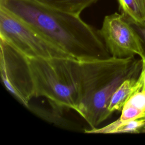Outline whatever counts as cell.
Segmentation results:
<instances>
[{
	"instance_id": "1",
	"label": "cell",
	"mask_w": 145,
	"mask_h": 145,
	"mask_svg": "<svg viewBox=\"0 0 145 145\" xmlns=\"http://www.w3.org/2000/svg\"><path fill=\"white\" fill-rule=\"evenodd\" d=\"M0 6L77 59H103L111 57L99 30L84 22L80 15L32 0H0Z\"/></svg>"
},
{
	"instance_id": "2",
	"label": "cell",
	"mask_w": 145,
	"mask_h": 145,
	"mask_svg": "<svg viewBox=\"0 0 145 145\" xmlns=\"http://www.w3.org/2000/svg\"><path fill=\"white\" fill-rule=\"evenodd\" d=\"M81 100L77 112L91 129L97 127L112 114L108 106L112 95L126 79L138 77L143 61L134 57L81 61Z\"/></svg>"
},
{
	"instance_id": "3",
	"label": "cell",
	"mask_w": 145,
	"mask_h": 145,
	"mask_svg": "<svg viewBox=\"0 0 145 145\" xmlns=\"http://www.w3.org/2000/svg\"><path fill=\"white\" fill-rule=\"evenodd\" d=\"M27 58L35 97H44L52 105L76 112L82 93L81 61L74 58Z\"/></svg>"
},
{
	"instance_id": "4",
	"label": "cell",
	"mask_w": 145,
	"mask_h": 145,
	"mask_svg": "<svg viewBox=\"0 0 145 145\" xmlns=\"http://www.w3.org/2000/svg\"><path fill=\"white\" fill-rule=\"evenodd\" d=\"M0 39L28 58H74L2 6Z\"/></svg>"
},
{
	"instance_id": "5",
	"label": "cell",
	"mask_w": 145,
	"mask_h": 145,
	"mask_svg": "<svg viewBox=\"0 0 145 145\" xmlns=\"http://www.w3.org/2000/svg\"><path fill=\"white\" fill-rule=\"evenodd\" d=\"M0 71L7 90L21 104L28 107L35 97L33 80L28 58L0 39Z\"/></svg>"
},
{
	"instance_id": "6",
	"label": "cell",
	"mask_w": 145,
	"mask_h": 145,
	"mask_svg": "<svg viewBox=\"0 0 145 145\" xmlns=\"http://www.w3.org/2000/svg\"><path fill=\"white\" fill-rule=\"evenodd\" d=\"M99 32L111 57L124 58L138 56L143 64L145 63V50L141 38L121 14L106 15Z\"/></svg>"
},
{
	"instance_id": "7",
	"label": "cell",
	"mask_w": 145,
	"mask_h": 145,
	"mask_svg": "<svg viewBox=\"0 0 145 145\" xmlns=\"http://www.w3.org/2000/svg\"><path fill=\"white\" fill-rule=\"evenodd\" d=\"M138 77L125 79L116 90L108 106V110L111 114L116 111H121L130 97L135 92L141 91V87L138 83Z\"/></svg>"
},
{
	"instance_id": "8",
	"label": "cell",
	"mask_w": 145,
	"mask_h": 145,
	"mask_svg": "<svg viewBox=\"0 0 145 145\" xmlns=\"http://www.w3.org/2000/svg\"><path fill=\"white\" fill-rule=\"evenodd\" d=\"M145 127V117L137 118L126 122H121L118 119L101 128L87 129L84 133L90 134L139 133Z\"/></svg>"
},
{
	"instance_id": "9",
	"label": "cell",
	"mask_w": 145,
	"mask_h": 145,
	"mask_svg": "<svg viewBox=\"0 0 145 145\" xmlns=\"http://www.w3.org/2000/svg\"><path fill=\"white\" fill-rule=\"evenodd\" d=\"M50 105L51 109H46L35 105H32L29 104L27 109L42 119L53 123L60 127L70 130H79V126L77 124L63 117L62 112L64 109L52 104H50Z\"/></svg>"
},
{
	"instance_id": "10",
	"label": "cell",
	"mask_w": 145,
	"mask_h": 145,
	"mask_svg": "<svg viewBox=\"0 0 145 145\" xmlns=\"http://www.w3.org/2000/svg\"><path fill=\"white\" fill-rule=\"evenodd\" d=\"M121 14L132 24L145 25V0H118Z\"/></svg>"
},
{
	"instance_id": "11",
	"label": "cell",
	"mask_w": 145,
	"mask_h": 145,
	"mask_svg": "<svg viewBox=\"0 0 145 145\" xmlns=\"http://www.w3.org/2000/svg\"><path fill=\"white\" fill-rule=\"evenodd\" d=\"M62 11L80 15L86 8L99 0H32Z\"/></svg>"
},
{
	"instance_id": "12",
	"label": "cell",
	"mask_w": 145,
	"mask_h": 145,
	"mask_svg": "<svg viewBox=\"0 0 145 145\" xmlns=\"http://www.w3.org/2000/svg\"><path fill=\"white\" fill-rule=\"evenodd\" d=\"M125 104L130 105L143 112L145 115V92L138 91L133 94Z\"/></svg>"
},
{
	"instance_id": "13",
	"label": "cell",
	"mask_w": 145,
	"mask_h": 145,
	"mask_svg": "<svg viewBox=\"0 0 145 145\" xmlns=\"http://www.w3.org/2000/svg\"><path fill=\"white\" fill-rule=\"evenodd\" d=\"M138 83L141 87V91L145 92V63L143 64L142 70L138 78Z\"/></svg>"
},
{
	"instance_id": "14",
	"label": "cell",
	"mask_w": 145,
	"mask_h": 145,
	"mask_svg": "<svg viewBox=\"0 0 145 145\" xmlns=\"http://www.w3.org/2000/svg\"><path fill=\"white\" fill-rule=\"evenodd\" d=\"M134 27L135 28V29L137 30V31L138 32V33H139L142 43H143V45L145 50V25H143V26H139V25H135L134 24H132Z\"/></svg>"
},
{
	"instance_id": "15",
	"label": "cell",
	"mask_w": 145,
	"mask_h": 145,
	"mask_svg": "<svg viewBox=\"0 0 145 145\" xmlns=\"http://www.w3.org/2000/svg\"><path fill=\"white\" fill-rule=\"evenodd\" d=\"M144 117H145V115H144ZM142 133H145V127L142 130Z\"/></svg>"
}]
</instances>
